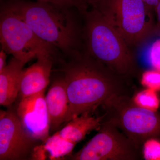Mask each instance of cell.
I'll list each match as a JSON object with an SVG mask.
<instances>
[{"instance_id":"cell-1","label":"cell","mask_w":160,"mask_h":160,"mask_svg":"<svg viewBox=\"0 0 160 160\" xmlns=\"http://www.w3.org/2000/svg\"><path fill=\"white\" fill-rule=\"evenodd\" d=\"M56 64L62 72L69 100L67 122L86 112H93L116 96L131 95L128 79L116 73L85 51Z\"/></svg>"},{"instance_id":"cell-2","label":"cell","mask_w":160,"mask_h":160,"mask_svg":"<svg viewBox=\"0 0 160 160\" xmlns=\"http://www.w3.org/2000/svg\"><path fill=\"white\" fill-rule=\"evenodd\" d=\"M35 34L66 59L84 50L82 14L75 7L31 0H6Z\"/></svg>"},{"instance_id":"cell-3","label":"cell","mask_w":160,"mask_h":160,"mask_svg":"<svg viewBox=\"0 0 160 160\" xmlns=\"http://www.w3.org/2000/svg\"><path fill=\"white\" fill-rule=\"evenodd\" d=\"M82 14L84 51L123 77L137 76V60L121 34L96 9Z\"/></svg>"},{"instance_id":"cell-4","label":"cell","mask_w":160,"mask_h":160,"mask_svg":"<svg viewBox=\"0 0 160 160\" xmlns=\"http://www.w3.org/2000/svg\"><path fill=\"white\" fill-rule=\"evenodd\" d=\"M122 37L131 48L146 42L159 30L153 13L143 0H98L94 8Z\"/></svg>"},{"instance_id":"cell-5","label":"cell","mask_w":160,"mask_h":160,"mask_svg":"<svg viewBox=\"0 0 160 160\" xmlns=\"http://www.w3.org/2000/svg\"><path fill=\"white\" fill-rule=\"evenodd\" d=\"M0 42L6 53L26 63L40 55L52 56L56 61L62 56L41 39L6 0H1Z\"/></svg>"},{"instance_id":"cell-6","label":"cell","mask_w":160,"mask_h":160,"mask_svg":"<svg viewBox=\"0 0 160 160\" xmlns=\"http://www.w3.org/2000/svg\"><path fill=\"white\" fill-rule=\"evenodd\" d=\"M103 120L114 125L139 148L150 138L160 137V113L136 105L131 95L116 96L102 106Z\"/></svg>"},{"instance_id":"cell-7","label":"cell","mask_w":160,"mask_h":160,"mask_svg":"<svg viewBox=\"0 0 160 160\" xmlns=\"http://www.w3.org/2000/svg\"><path fill=\"white\" fill-rule=\"evenodd\" d=\"M98 132L81 150L66 158L73 160H139V148L114 125L103 120ZM66 158L65 159H66Z\"/></svg>"},{"instance_id":"cell-8","label":"cell","mask_w":160,"mask_h":160,"mask_svg":"<svg viewBox=\"0 0 160 160\" xmlns=\"http://www.w3.org/2000/svg\"><path fill=\"white\" fill-rule=\"evenodd\" d=\"M37 141L24 130L17 113L1 110L0 160L30 158Z\"/></svg>"},{"instance_id":"cell-9","label":"cell","mask_w":160,"mask_h":160,"mask_svg":"<svg viewBox=\"0 0 160 160\" xmlns=\"http://www.w3.org/2000/svg\"><path fill=\"white\" fill-rule=\"evenodd\" d=\"M45 91L20 100L17 114L23 128L32 138L44 142L50 136V122Z\"/></svg>"},{"instance_id":"cell-10","label":"cell","mask_w":160,"mask_h":160,"mask_svg":"<svg viewBox=\"0 0 160 160\" xmlns=\"http://www.w3.org/2000/svg\"><path fill=\"white\" fill-rule=\"evenodd\" d=\"M37 59V62L23 70L18 94L21 99L45 91L49 84L56 58L44 55L38 57Z\"/></svg>"},{"instance_id":"cell-11","label":"cell","mask_w":160,"mask_h":160,"mask_svg":"<svg viewBox=\"0 0 160 160\" xmlns=\"http://www.w3.org/2000/svg\"><path fill=\"white\" fill-rule=\"evenodd\" d=\"M50 122V131L58 129L67 122L69 111V100L64 78L52 83L45 97Z\"/></svg>"},{"instance_id":"cell-12","label":"cell","mask_w":160,"mask_h":160,"mask_svg":"<svg viewBox=\"0 0 160 160\" xmlns=\"http://www.w3.org/2000/svg\"><path fill=\"white\" fill-rule=\"evenodd\" d=\"M26 62L12 58L0 72V104L9 106L16 101L19 92L21 77Z\"/></svg>"},{"instance_id":"cell-13","label":"cell","mask_w":160,"mask_h":160,"mask_svg":"<svg viewBox=\"0 0 160 160\" xmlns=\"http://www.w3.org/2000/svg\"><path fill=\"white\" fill-rule=\"evenodd\" d=\"M92 112H86L74 118L65 127L57 132L60 136L77 143L86 135L95 129L98 130L102 123L103 115L95 116Z\"/></svg>"},{"instance_id":"cell-14","label":"cell","mask_w":160,"mask_h":160,"mask_svg":"<svg viewBox=\"0 0 160 160\" xmlns=\"http://www.w3.org/2000/svg\"><path fill=\"white\" fill-rule=\"evenodd\" d=\"M76 143L60 136L57 132L49 136L35 148L31 159L45 160L48 158L50 160L65 159L70 155Z\"/></svg>"},{"instance_id":"cell-15","label":"cell","mask_w":160,"mask_h":160,"mask_svg":"<svg viewBox=\"0 0 160 160\" xmlns=\"http://www.w3.org/2000/svg\"><path fill=\"white\" fill-rule=\"evenodd\" d=\"M132 98L136 105L144 109L157 111L160 107V98L152 89L146 88L136 93Z\"/></svg>"},{"instance_id":"cell-16","label":"cell","mask_w":160,"mask_h":160,"mask_svg":"<svg viewBox=\"0 0 160 160\" xmlns=\"http://www.w3.org/2000/svg\"><path fill=\"white\" fill-rule=\"evenodd\" d=\"M141 83L144 87L156 91H160V72L152 69L142 73Z\"/></svg>"},{"instance_id":"cell-17","label":"cell","mask_w":160,"mask_h":160,"mask_svg":"<svg viewBox=\"0 0 160 160\" xmlns=\"http://www.w3.org/2000/svg\"><path fill=\"white\" fill-rule=\"evenodd\" d=\"M143 158L146 160H160V141L158 139L150 138L143 144Z\"/></svg>"},{"instance_id":"cell-18","label":"cell","mask_w":160,"mask_h":160,"mask_svg":"<svg viewBox=\"0 0 160 160\" xmlns=\"http://www.w3.org/2000/svg\"><path fill=\"white\" fill-rule=\"evenodd\" d=\"M146 58L152 69L160 72V38L149 45L146 52Z\"/></svg>"},{"instance_id":"cell-19","label":"cell","mask_w":160,"mask_h":160,"mask_svg":"<svg viewBox=\"0 0 160 160\" xmlns=\"http://www.w3.org/2000/svg\"><path fill=\"white\" fill-rule=\"evenodd\" d=\"M40 2H47L59 6L75 7L81 12L88 10L89 6L84 0H35Z\"/></svg>"},{"instance_id":"cell-20","label":"cell","mask_w":160,"mask_h":160,"mask_svg":"<svg viewBox=\"0 0 160 160\" xmlns=\"http://www.w3.org/2000/svg\"><path fill=\"white\" fill-rule=\"evenodd\" d=\"M6 52L2 49L0 52V72L2 71L7 65L6 64Z\"/></svg>"},{"instance_id":"cell-21","label":"cell","mask_w":160,"mask_h":160,"mask_svg":"<svg viewBox=\"0 0 160 160\" xmlns=\"http://www.w3.org/2000/svg\"><path fill=\"white\" fill-rule=\"evenodd\" d=\"M143 1L152 10L155 12V9L160 0H143Z\"/></svg>"},{"instance_id":"cell-22","label":"cell","mask_w":160,"mask_h":160,"mask_svg":"<svg viewBox=\"0 0 160 160\" xmlns=\"http://www.w3.org/2000/svg\"><path fill=\"white\" fill-rule=\"evenodd\" d=\"M155 12L157 18V26L159 30L160 29V0L155 9Z\"/></svg>"},{"instance_id":"cell-23","label":"cell","mask_w":160,"mask_h":160,"mask_svg":"<svg viewBox=\"0 0 160 160\" xmlns=\"http://www.w3.org/2000/svg\"><path fill=\"white\" fill-rule=\"evenodd\" d=\"M84 1L89 7L90 6L92 8H94L98 0H84Z\"/></svg>"}]
</instances>
